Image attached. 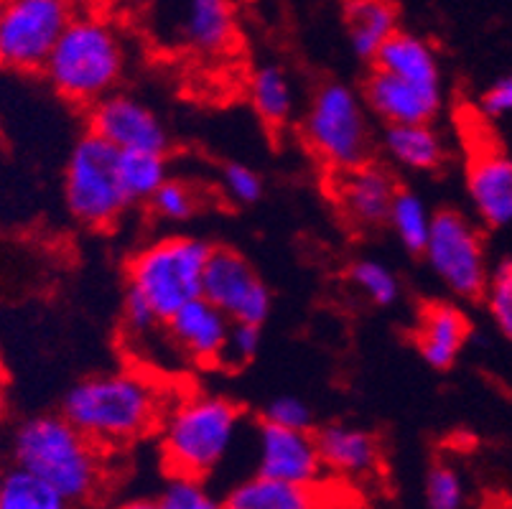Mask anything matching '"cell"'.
<instances>
[{
  "label": "cell",
  "instance_id": "cell-34",
  "mask_svg": "<svg viewBox=\"0 0 512 509\" xmlns=\"http://www.w3.org/2000/svg\"><path fill=\"white\" fill-rule=\"evenodd\" d=\"M265 423H273V426L281 428H296V431H311V408L301 398H276L263 415Z\"/></svg>",
  "mask_w": 512,
  "mask_h": 509
},
{
  "label": "cell",
  "instance_id": "cell-11",
  "mask_svg": "<svg viewBox=\"0 0 512 509\" xmlns=\"http://www.w3.org/2000/svg\"><path fill=\"white\" fill-rule=\"evenodd\" d=\"M202 296L220 308L232 324H255L271 314V291L253 265L235 250L212 247L204 268Z\"/></svg>",
  "mask_w": 512,
  "mask_h": 509
},
{
  "label": "cell",
  "instance_id": "cell-33",
  "mask_svg": "<svg viewBox=\"0 0 512 509\" xmlns=\"http://www.w3.org/2000/svg\"><path fill=\"white\" fill-rule=\"evenodd\" d=\"M222 191L232 204H255L263 194V181L255 168L245 166V163H227L222 168Z\"/></svg>",
  "mask_w": 512,
  "mask_h": 509
},
{
  "label": "cell",
  "instance_id": "cell-30",
  "mask_svg": "<svg viewBox=\"0 0 512 509\" xmlns=\"http://www.w3.org/2000/svg\"><path fill=\"white\" fill-rule=\"evenodd\" d=\"M158 509H225V504L207 489L204 479L171 476L156 499Z\"/></svg>",
  "mask_w": 512,
  "mask_h": 509
},
{
  "label": "cell",
  "instance_id": "cell-32",
  "mask_svg": "<svg viewBox=\"0 0 512 509\" xmlns=\"http://www.w3.org/2000/svg\"><path fill=\"white\" fill-rule=\"evenodd\" d=\"M464 484L462 476L451 466L436 464L426 476V507L428 509H462Z\"/></svg>",
  "mask_w": 512,
  "mask_h": 509
},
{
  "label": "cell",
  "instance_id": "cell-14",
  "mask_svg": "<svg viewBox=\"0 0 512 509\" xmlns=\"http://www.w3.org/2000/svg\"><path fill=\"white\" fill-rule=\"evenodd\" d=\"M398 194V181L385 166L367 161L349 171H339L334 199L344 222L355 230H377L388 224L390 204Z\"/></svg>",
  "mask_w": 512,
  "mask_h": 509
},
{
  "label": "cell",
  "instance_id": "cell-3",
  "mask_svg": "<svg viewBox=\"0 0 512 509\" xmlns=\"http://www.w3.org/2000/svg\"><path fill=\"white\" fill-rule=\"evenodd\" d=\"M242 410L212 392H189L169 403L161 431V456L171 476L207 479L230 459L240 438Z\"/></svg>",
  "mask_w": 512,
  "mask_h": 509
},
{
  "label": "cell",
  "instance_id": "cell-4",
  "mask_svg": "<svg viewBox=\"0 0 512 509\" xmlns=\"http://www.w3.org/2000/svg\"><path fill=\"white\" fill-rule=\"evenodd\" d=\"M123 72V36L102 13H72L44 64L51 87L82 107H92L115 92Z\"/></svg>",
  "mask_w": 512,
  "mask_h": 509
},
{
  "label": "cell",
  "instance_id": "cell-40",
  "mask_svg": "<svg viewBox=\"0 0 512 509\" xmlns=\"http://www.w3.org/2000/svg\"><path fill=\"white\" fill-rule=\"evenodd\" d=\"M3 387H6V372L0 367V395H3Z\"/></svg>",
  "mask_w": 512,
  "mask_h": 509
},
{
  "label": "cell",
  "instance_id": "cell-41",
  "mask_svg": "<svg viewBox=\"0 0 512 509\" xmlns=\"http://www.w3.org/2000/svg\"><path fill=\"white\" fill-rule=\"evenodd\" d=\"M57 3H67V6L74 8V3H79V0H57Z\"/></svg>",
  "mask_w": 512,
  "mask_h": 509
},
{
  "label": "cell",
  "instance_id": "cell-1",
  "mask_svg": "<svg viewBox=\"0 0 512 509\" xmlns=\"http://www.w3.org/2000/svg\"><path fill=\"white\" fill-rule=\"evenodd\" d=\"M166 405L164 387L151 375L115 370L72 385L62 403V415L105 451L130 446L156 431Z\"/></svg>",
  "mask_w": 512,
  "mask_h": 509
},
{
  "label": "cell",
  "instance_id": "cell-2",
  "mask_svg": "<svg viewBox=\"0 0 512 509\" xmlns=\"http://www.w3.org/2000/svg\"><path fill=\"white\" fill-rule=\"evenodd\" d=\"M16 469L57 489L72 504L97 497L105 484L102 448L62 413L23 420L13 436Z\"/></svg>",
  "mask_w": 512,
  "mask_h": 509
},
{
  "label": "cell",
  "instance_id": "cell-5",
  "mask_svg": "<svg viewBox=\"0 0 512 509\" xmlns=\"http://www.w3.org/2000/svg\"><path fill=\"white\" fill-rule=\"evenodd\" d=\"M212 247L197 237H164L133 255L128 291L164 326L189 301L202 296V278Z\"/></svg>",
  "mask_w": 512,
  "mask_h": 509
},
{
  "label": "cell",
  "instance_id": "cell-38",
  "mask_svg": "<svg viewBox=\"0 0 512 509\" xmlns=\"http://www.w3.org/2000/svg\"><path fill=\"white\" fill-rule=\"evenodd\" d=\"M107 3L118 8H146L151 0H107Z\"/></svg>",
  "mask_w": 512,
  "mask_h": 509
},
{
  "label": "cell",
  "instance_id": "cell-39",
  "mask_svg": "<svg viewBox=\"0 0 512 509\" xmlns=\"http://www.w3.org/2000/svg\"><path fill=\"white\" fill-rule=\"evenodd\" d=\"M118 509H158L156 502H148V499H133V502L120 504Z\"/></svg>",
  "mask_w": 512,
  "mask_h": 509
},
{
  "label": "cell",
  "instance_id": "cell-13",
  "mask_svg": "<svg viewBox=\"0 0 512 509\" xmlns=\"http://www.w3.org/2000/svg\"><path fill=\"white\" fill-rule=\"evenodd\" d=\"M258 474L271 476L278 482L316 487L324 476L316 436L311 431L281 428L273 423H260L255 443Z\"/></svg>",
  "mask_w": 512,
  "mask_h": 509
},
{
  "label": "cell",
  "instance_id": "cell-20",
  "mask_svg": "<svg viewBox=\"0 0 512 509\" xmlns=\"http://www.w3.org/2000/svg\"><path fill=\"white\" fill-rule=\"evenodd\" d=\"M372 67L421 84L428 90H441V64L434 46L408 31H395L388 44L375 54Z\"/></svg>",
  "mask_w": 512,
  "mask_h": 509
},
{
  "label": "cell",
  "instance_id": "cell-9",
  "mask_svg": "<svg viewBox=\"0 0 512 509\" xmlns=\"http://www.w3.org/2000/svg\"><path fill=\"white\" fill-rule=\"evenodd\" d=\"M421 255L454 296L464 301H477L484 296L490 278L487 250L477 227L464 214L451 209L434 214Z\"/></svg>",
  "mask_w": 512,
  "mask_h": 509
},
{
  "label": "cell",
  "instance_id": "cell-36",
  "mask_svg": "<svg viewBox=\"0 0 512 509\" xmlns=\"http://www.w3.org/2000/svg\"><path fill=\"white\" fill-rule=\"evenodd\" d=\"M482 112L490 118H505L512 112V74L495 79L482 95Z\"/></svg>",
  "mask_w": 512,
  "mask_h": 509
},
{
  "label": "cell",
  "instance_id": "cell-29",
  "mask_svg": "<svg viewBox=\"0 0 512 509\" xmlns=\"http://www.w3.org/2000/svg\"><path fill=\"white\" fill-rule=\"evenodd\" d=\"M199 202H202V196L192 184L181 179H166L148 199V207H151L153 217L161 222L179 224L189 222L199 212Z\"/></svg>",
  "mask_w": 512,
  "mask_h": 509
},
{
  "label": "cell",
  "instance_id": "cell-26",
  "mask_svg": "<svg viewBox=\"0 0 512 509\" xmlns=\"http://www.w3.org/2000/svg\"><path fill=\"white\" fill-rule=\"evenodd\" d=\"M431 222H434V214H431V209L426 207L421 196L413 194V191L398 189L393 204H390L388 224L400 240V245L406 247L408 252L421 255L428 232H431Z\"/></svg>",
  "mask_w": 512,
  "mask_h": 509
},
{
  "label": "cell",
  "instance_id": "cell-6",
  "mask_svg": "<svg viewBox=\"0 0 512 509\" xmlns=\"http://www.w3.org/2000/svg\"><path fill=\"white\" fill-rule=\"evenodd\" d=\"M309 151L329 171H349L370 161L372 130L365 100L342 82L321 84L301 125Z\"/></svg>",
  "mask_w": 512,
  "mask_h": 509
},
{
  "label": "cell",
  "instance_id": "cell-23",
  "mask_svg": "<svg viewBox=\"0 0 512 509\" xmlns=\"http://www.w3.org/2000/svg\"><path fill=\"white\" fill-rule=\"evenodd\" d=\"M321 494L316 487H301L255 474L225 497V509H319Z\"/></svg>",
  "mask_w": 512,
  "mask_h": 509
},
{
  "label": "cell",
  "instance_id": "cell-21",
  "mask_svg": "<svg viewBox=\"0 0 512 509\" xmlns=\"http://www.w3.org/2000/svg\"><path fill=\"white\" fill-rule=\"evenodd\" d=\"M344 26L352 51L372 62L398 28L395 0H344Z\"/></svg>",
  "mask_w": 512,
  "mask_h": 509
},
{
  "label": "cell",
  "instance_id": "cell-7",
  "mask_svg": "<svg viewBox=\"0 0 512 509\" xmlns=\"http://www.w3.org/2000/svg\"><path fill=\"white\" fill-rule=\"evenodd\" d=\"M148 31L176 54L220 59L240 41V13L235 0H151Z\"/></svg>",
  "mask_w": 512,
  "mask_h": 509
},
{
  "label": "cell",
  "instance_id": "cell-37",
  "mask_svg": "<svg viewBox=\"0 0 512 509\" xmlns=\"http://www.w3.org/2000/svg\"><path fill=\"white\" fill-rule=\"evenodd\" d=\"M319 509H362V507L355 502V499H342V497L327 499V497H321L319 499Z\"/></svg>",
  "mask_w": 512,
  "mask_h": 509
},
{
  "label": "cell",
  "instance_id": "cell-17",
  "mask_svg": "<svg viewBox=\"0 0 512 509\" xmlns=\"http://www.w3.org/2000/svg\"><path fill=\"white\" fill-rule=\"evenodd\" d=\"M467 191L474 212L487 227L512 224V158L502 151H477L467 168Z\"/></svg>",
  "mask_w": 512,
  "mask_h": 509
},
{
  "label": "cell",
  "instance_id": "cell-10",
  "mask_svg": "<svg viewBox=\"0 0 512 509\" xmlns=\"http://www.w3.org/2000/svg\"><path fill=\"white\" fill-rule=\"evenodd\" d=\"M74 8L57 0H0V67L44 72Z\"/></svg>",
  "mask_w": 512,
  "mask_h": 509
},
{
  "label": "cell",
  "instance_id": "cell-16",
  "mask_svg": "<svg viewBox=\"0 0 512 509\" xmlns=\"http://www.w3.org/2000/svg\"><path fill=\"white\" fill-rule=\"evenodd\" d=\"M365 107L375 112L385 125L400 123H431L441 110L444 92L428 90L421 84H413L403 77L372 67L365 79Z\"/></svg>",
  "mask_w": 512,
  "mask_h": 509
},
{
  "label": "cell",
  "instance_id": "cell-22",
  "mask_svg": "<svg viewBox=\"0 0 512 509\" xmlns=\"http://www.w3.org/2000/svg\"><path fill=\"white\" fill-rule=\"evenodd\" d=\"M383 148L393 163L408 171H434L444 163V138L431 123L385 125Z\"/></svg>",
  "mask_w": 512,
  "mask_h": 509
},
{
  "label": "cell",
  "instance_id": "cell-19",
  "mask_svg": "<svg viewBox=\"0 0 512 509\" xmlns=\"http://www.w3.org/2000/svg\"><path fill=\"white\" fill-rule=\"evenodd\" d=\"M316 446H319L324 471H334L347 479H365V476L377 474L383 464L377 438L362 428L344 426V423L321 428L316 433Z\"/></svg>",
  "mask_w": 512,
  "mask_h": 509
},
{
  "label": "cell",
  "instance_id": "cell-8",
  "mask_svg": "<svg viewBox=\"0 0 512 509\" xmlns=\"http://www.w3.org/2000/svg\"><path fill=\"white\" fill-rule=\"evenodd\" d=\"M64 199L79 224L92 230L113 227L130 207L120 181L118 148L95 133L79 140L64 171Z\"/></svg>",
  "mask_w": 512,
  "mask_h": 509
},
{
  "label": "cell",
  "instance_id": "cell-27",
  "mask_svg": "<svg viewBox=\"0 0 512 509\" xmlns=\"http://www.w3.org/2000/svg\"><path fill=\"white\" fill-rule=\"evenodd\" d=\"M0 509H74V504L36 476L13 469L0 482Z\"/></svg>",
  "mask_w": 512,
  "mask_h": 509
},
{
  "label": "cell",
  "instance_id": "cell-31",
  "mask_svg": "<svg viewBox=\"0 0 512 509\" xmlns=\"http://www.w3.org/2000/svg\"><path fill=\"white\" fill-rule=\"evenodd\" d=\"M484 301L500 334L512 344V258L502 260L495 270H490Z\"/></svg>",
  "mask_w": 512,
  "mask_h": 509
},
{
  "label": "cell",
  "instance_id": "cell-25",
  "mask_svg": "<svg viewBox=\"0 0 512 509\" xmlns=\"http://www.w3.org/2000/svg\"><path fill=\"white\" fill-rule=\"evenodd\" d=\"M118 171L130 204H138L169 179V161L161 151H118Z\"/></svg>",
  "mask_w": 512,
  "mask_h": 509
},
{
  "label": "cell",
  "instance_id": "cell-24",
  "mask_svg": "<svg viewBox=\"0 0 512 509\" xmlns=\"http://www.w3.org/2000/svg\"><path fill=\"white\" fill-rule=\"evenodd\" d=\"M250 102L268 128H283L293 115V87L288 74L276 64H263L248 84Z\"/></svg>",
  "mask_w": 512,
  "mask_h": 509
},
{
  "label": "cell",
  "instance_id": "cell-28",
  "mask_svg": "<svg viewBox=\"0 0 512 509\" xmlns=\"http://www.w3.org/2000/svg\"><path fill=\"white\" fill-rule=\"evenodd\" d=\"M347 280L372 306H393L400 296L398 278L380 260H355L347 268Z\"/></svg>",
  "mask_w": 512,
  "mask_h": 509
},
{
  "label": "cell",
  "instance_id": "cell-35",
  "mask_svg": "<svg viewBox=\"0 0 512 509\" xmlns=\"http://www.w3.org/2000/svg\"><path fill=\"white\" fill-rule=\"evenodd\" d=\"M260 349V326L255 324H232L230 342H227L225 359L222 364L227 367H240L250 362Z\"/></svg>",
  "mask_w": 512,
  "mask_h": 509
},
{
  "label": "cell",
  "instance_id": "cell-42",
  "mask_svg": "<svg viewBox=\"0 0 512 509\" xmlns=\"http://www.w3.org/2000/svg\"><path fill=\"white\" fill-rule=\"evenodd\" d=\"M0 482H3V474H0Z\"/></svg>",
  "mask_w": 512,
  "mask_h": 509
},
{
  "label": "cell",
  "instance_id": "cell-18",
  "mask_svg": "<svg viewBox=\"0 0 512 509\" xmlns=\"http://www.w3.org/2000/svg\"><path fill=\"white\" fill-rule=\"evenodd\" d=\"M472 334L462 308L451 303H431L421 311L416 324V349L434 370H449L464 352Z\"/></svg>",
  "mask_w": 512,
  "mask_h": 509
},
{
  "label": "cell",
  "instance_id": "cell-15",
  "mask_svg": "<svg viewBox=\"0 0 512 509\" xmlns=\"http://www.w3.org/2000/svg\"><path fill=\"white\" fill-rule=\"evenodd\" d=\"M166 339L176 354L199 367H214L225 359L232 321L220 308L199 296L181 306L164 324Z\"/></svg>",
  "mask_w": 512,
  "mask_h": 509
},
{
  "label": "cell",
  "instance_id": "cell-12",
  "mask_svg": "<svg viewBox=\"0 0 512 509\" xmlns=\"http://www.w3.org/2000/svg\"><path fill=\"white\" fill-rule=\"evenodd\" d=\"M90 133L118 151H161L169 148V133L156 112L141 100L110 92L90 107Z\"/></svg>",
  "mask_w": 512,
  "mask_h": 509
}]
</instances>
